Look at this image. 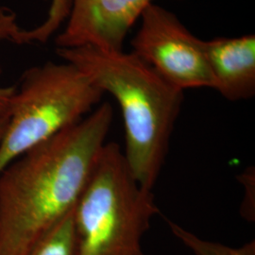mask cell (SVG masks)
Wrapping results in <instances>:
<instances>
[{
	"label": "cell",
	"mask_w": 255,
	"mask_h": 255,
	"mask_svg": "<svg viewBox=\"0 0 255 255\" xmlns=\"http://www.w3.org/2000/svg\"><path fill=\"white\" fill-rule=\"evenodd\" d=\"M114 111L101 103L0 172V255H27L72 212L106 145Z\"/></svg>",
	"instance_id": "obj_1"
},
{
	"label": "cell",
	"mask_w": 255,
	"mask_h": 255,
	"mask_svg": "<svg viewBox=\"0 0 255 255\" xmlns=\"http://www.w3.org/2000/svg\"><path fill=\"white\" fill-rule=\"evenodd\" d=\"M57 54L118 101L125 128L126 162L137 182L153 190L182 110L183 91L133 52L85 46L57 48Z\"/></svg>",
	"instance_id": "obj_2"
},
{
	"label": "cell",
	"mask_w": 255,
	"mask_h": 255,
	"mask_svg": "<svg viewBox=\"0 0 255 255\" xmlns=\"http://www.w3.org/2000/svg\"><path fill=\"white\" fill-rule=\"evenodd\" d=\"M158 212L119 144L106 143L74 207L79 255H146L142 239Z\"/></svg>",
	"instance_id": "obj_3"
},
{
	"label": "cell",
	"mask_w": 255,
	"mask_h": 255,
	"mask_svg": "<svg viewBox=\"0 0 255 255\" xmlns=\"http://www.w3.org/2000/svg\"><path fill=\"white\" fill-rule=\"evenodd\" d=\"M103 94L69 63L29 68L10 100L0 143V172L21 155L89 115Z\"/></svg>",
	"instance_id": "obj_4"
},
{
	"label": "cell",
	"mask_w": 255,
	"mask_h": 255,
	"mask_svg": "<svg viewBox=\"0 0 255 255\" xmlns=\"http://www.w3.org/2000/svg\"><path fill=\"white\" fill-rule=\"evenodd\" d=\"M140 18L141 25L131 41V52L182 91L215 88L204 40L195 36L172 11L154 3Z\"/></svg>",
	"instance_id": "obj_5"
},
{
	"label": "cell",
	"mask_w": 255,
	"mask_h": 255,
	"mask_svg": "<svg viewBox=\"0 0 255 255\" xmlns=\"http://www.w3.org/2000/svg\"><path fill=\"white\" fill-rule=\"evenodd\" d=\"M153 0H72L67 24L58 48L93 46L103 51H123L129 28Z\"/></svg>",
	"instance_id": "obj_6"
},
{
	"label": "cell",
	"mask_w": 255,
	"mask_h": 255,
	"mask_svg": "<svg viewBox=\"0 0 255 255\" xmlns=\"http://www.w3.org/2000/svg\"><path fill=\"white\" fill-rule=\"evenodd\" d=\"M214 90L230 101H247L255 95V35L217 37L203 41Z\"/></svg>",
	"instance_id": "obj_7"
},
{
	"label": "cell",
	"mask_w": 255,
	"mask_h": 255,
	"mask_svg": "<svg viewBox=\"0 0 255 255\" xmlns=\"http://www.w3.org/2000/svg\"><path fill=\"white\" fill-rule=\"evenodd\" d=\"M73 210L42 237L27 255H79Z\"/></svg>",
	"instance_id": "obj_8"
},
{
	"label": "cell",
	"mask_w": 255,
	"mask_h": 255,
	"mask_svg": "<svg viewBox=\"0 0 255 255\" xmlns=\"http://www.w3.org/2000/svg\"><path fill=\"white\" fill-rule=\"evenodd\" d=\"M166 223L174 237L195 255H255V240L238 248H232L198 237L169 219H166Z\"/></svg>",
	"instance_id": "obj_9"
},
{
	"label": "cell",
	"mask_w": 255,
	"mask_h": 255,
	"mask_svg": "<svg viewBox=\"0 0 255 255\" xmlns=\"http://www.w3.org/2000/svg\"><path fill=\"white\" fill-rule=\"evenodd\" d=\"M71 3L72 0H51L46 20L32 29H23L22 43H44L47 41L68 17Z\"/></svg>",
	"instance_id": "obj_10"
},
{
	"label": "cell",
	"mask_w": 255,
	"mask_h": 255,
	"mask_svg": "<svg viewBox=\"0 0 255 255\" xmlns=\"http://www.w3.org/2000/svg\"><path fill=\"white\" fill-rule=\"evenodd\" d=\"M16 15L5 7H0V41H10L21 45V33ZM15 87H0V116L8 115Z\"/></svg>",
	"instance_id": "obj_11"
},
{
	"label": "cell",
	"mask_w": 255,
	"mask_h": 255,
	"mask_svg": "<svg viewBox=\"0 0 255 255\" xmlns=\"http://www.w3.org/2000/svg\"><path fill=\"white\" fill-rule=\"evenodd\" d=\"M7 123H8V115L0 116V143H1L3 135L5 133V130H6V128H7Z\"/></svg>",
	"instance_id": "obj_12"
}]
</instances>
